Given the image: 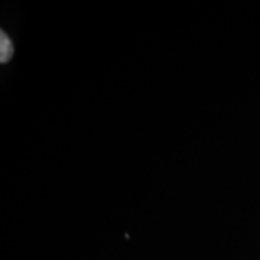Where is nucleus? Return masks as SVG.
<instances>
[{
	"label": "nucleus",
	"mask_w": 260,
	"mask_h": 260,
	"mask_svg": "<svg viewBox=\"0 0 260 260\" xmlns=\"http://www.w3.org/2000/svg\"><path fill=\"white\" fill-rule=\"evenodd\" d=\"M13 55V45L10 42L9 37L2 30L0 32V62L6 64Z\"/></svg>",
	"instance_id": "f257e3e1"
}]
</instances>
